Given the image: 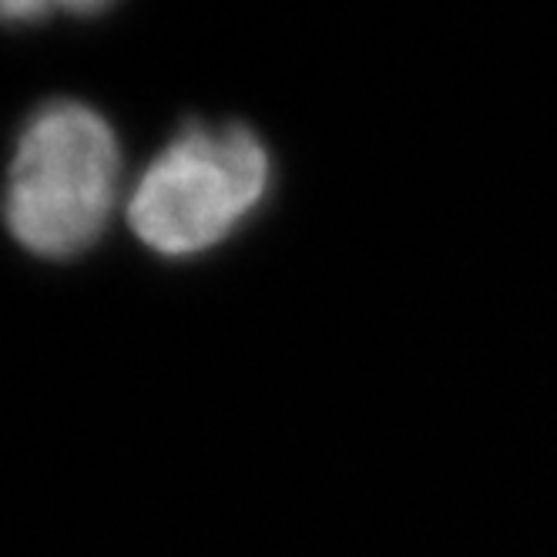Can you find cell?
Returning <instances> with one entry per match:
<instances>
[{
    "instance_id": "cell-2",
    "label": "cell",
    "mask_w": 557,
    "mask_h": 557,
    "mask_svg": "<svg viewBox=\"0 0 557 557\" xmlns=\"http://www.w3.org/2000/svg\"><path fill=\"white\" fill-rule=\"evenodd\" d=\"M269 188V154L243 125L191 128L148 165L132 191L128 222L158 256L219 246Z\"/></svg>"
},
{
    "instance_id": "cell-1",
    "label": "cell",
    "mask_w": 557,
    "mask_h": 557,
    "mask_svg": "<svg viewBox=\"0 0 557 557\" xmlns=\"http://www.w3.org/2000/svg\"><path fill=\"white\" fill-rule=\"evenodd\" d=\"M117 175L114 132L95 108L45 104L17 141L4 222L27 252L71 259L101 238L117 202Z\"/></svg>"
}]
</instances>
